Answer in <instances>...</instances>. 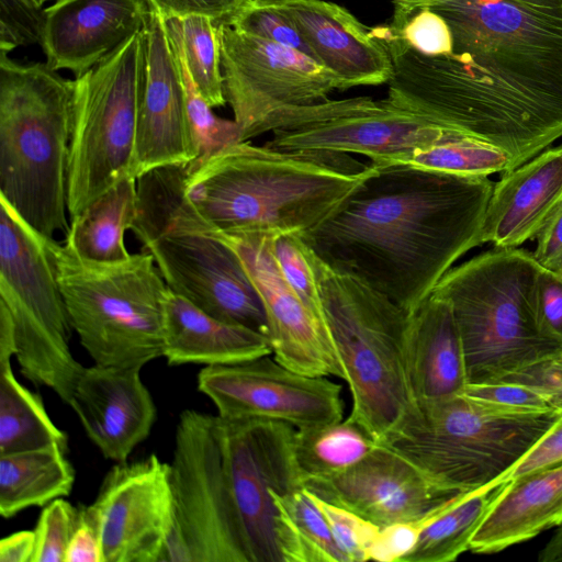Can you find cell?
Returning a JSON list of instances; mask_svg holds the SVG:
<instances>
[{
  "instance_id": "cell-9",
  "label": "cell",
  "mask_w": 562,
  "mask_h": 562,
  "mask_svg": "<svg viewBox=\"0 0 562 562\" xmlns=\"http://www.w3.org/2000/svg\"><path fill=\"white\" fill-rule=\"evenodd\" d=\"M48 247L74 331L94 363L140 370L162 357L168 286L148 252L98 263L54 238Z\"/></svg>"
},
{
  "instance_id": "cell-45",
  "label": "cell",
  "mask_w": 562,
  "mask_h": 562,
  "mask_svg": "<svg viewBox=\"0 0 562 562\" xmlns=\"http://www.w3.org/2000/svg\"><path fill=\"white\" fill-rule=\"evenodd\" d=\"M462 393L472 398L515 411L554 409L539 393L512 382L469 383Z\"/></svg>"
},
{
  "instance_id": "cell-37",
  "label": "cell",
  "mask_w": 562,
  "mask_h": 562,
  "mask_svg": "<svg viewBox=\"0 0 562 562\" xmlns=\"http://www.w3.org/2000/svg\"><path fill=\"white\" fill-rule=\"evenodd\" d=\"M235 30L316 58L291 16L274 0H250L226 23Z\"/></svg>"
},
{
  "instance_id": "cell-52",
  "label": "cell",
  "mask_w": 562,
  "mask_h": 562,
  "mask_svg": "<svg viewBox=\"0 0 562 562\" xmlns=\"http://www.w3.org/2000/svg\"><path fill=\"white\" fill-rule=\"evenodd\" d=\"M15 352L14 323L8 308L0 303V362L11 361Z\"/></svg>"
},
{
  "instance_id": "cell-12",
  "label": "cell",
  "mask_w": 562,
  "mask_h": 562,
  "mask_svg": "<svg viewBox=\"0 0 562 562\" xmlns=\"http://www.w3.org/2000/svg\"><path fill=\"white\" fill-rule=\"evenodd\" d=\"M169 465L175 521L164 562H250L226 475L217 415L181 412Z\"/></svg>"
},
{
  "instance_id": "cell-44",
  "label": "cell",
  "mask_w": 562,
  "mask_h": 562,
  "mask_svg": "<svg viewBox=\"0 0 562 562\" xmlns=\"http://www.w3.org/2000/svg\"><path fill=\"white\" fill-rule=\"evenodd\" d=\"M533 310L540 333L562 347V276L540 269Z\"/></svg>"
},
{
  "instance_id": "cell-32",
  "label": "cell",
  "mask_w": 562,
  "mask_h": 562,
  "mask_svg": "<svg viewBox=\"0 0 562 562\" xmlns=\"http://www.w3.org/2000/svg\"><path fill=\"white\" fill-rule=\"evenodd\" d=\"M68 449V438L49 418L42 397L14 375L11 361L0 362V454L49 446Z\"/></svg>"
},
{
  "instance_id": "cell-49",
  "label": "cell",
  "mask_w": 562,
  "mask_h": 562,
  "mask_svg": "<svg viewBox=\"0 0 562 562\" xmlns=\"http://www.w3.org/2000/svg\"><path fill=\"white\" fill-rule=\"evenodd\" d=\"M532 252L536 262L555 274L562 276V204L550 216L537 235Z\"/></svg>"
},
{
  "instance_id": "cell-25",
  "label": "cell",
  "mask_w": 562,
  "mask_h": 562,
  "mask_svg": "<svg viewBox=\"0 0 562 562\" xmlns=\"http://www.w3.org/2000/svg\"><path fill=\"white\" fill-rule=\"evenodd\" d=\"M405 359L414 402L463 392L468 384L463 348L447 300L430 294L409 314Z\"/></svg>"
},
{
  "instance_id": "cell-39",
  "label": "cell",
  "mask_w": 562,
  "mask_h": 562,
  "mask_svg": "<svg viewBox=\"0 0 562 562\" xmlns=\"http://www.w3.org/2000/svg\"><path fill=\"white\" fill-rule=\"evenodd\" d=\"M277 265L289 285L314 312L324 315L308 248L299 234H280L272 243Z\"/></svg>"
},
{
  "instance_id": "cell-48",
  "label": "cell",
  "mask_w": 562,
  "mask_h": 562,
  "mask_svg": "<svg viewBox=\"0 0 562 562\" xmlns=\"http://www.w3.org/2000/svg\"><path fill=\"white\" fill-rule=\"evenodd\" d=\"M560 462H562V414L514 465L505 480Z\"/></svg>"
},
{
  "instance_id": "cell-3",
  "label": "cell",
  "mask_w": 562,
  "mask_h": 562,
  "mask_svg": "<svg viewBox=\"0 0 562 562\" xmlns=\"http://www.w3.org/2000/svg\"><path fill=\"white\" fill-rule=\"evenodd\" d=\"M367 168L346 153L247 140L188 165L186 194L225 234H302L349 194Z\"/></svg>"
},
{
  "instance_id": "cell-14",
  "label": "cell",
  "mask_w": 562,
  "mask_h": 562,
  "mask_svg": "<svg viewBox=\"0 0 562 562\" xmlns=\"http://www.w3.org/2000/svg\"><path fill=\"white\" fill-rule=\"evenodd\" d=\"M216 27L224 97L243 142L267 133L282 110L326 101L339 89L337 78L311 57L226 23Z\"/></svg>"
},
{
  "instance_id": "cell-47",
  "label": "cell",
  "mask_w": 562,
  "mask_h": 562,
  "mask_svg": "<svg viewBox=\"0 0 562 562\" xmlns=\"http://www.w3.org/2000/svg\"><path fill=\"white\" fill-rule=\"evenodd\" d=\"M426 517L416 521L396 522L380 527L371 549L370 560L402 562L404 557L413 550Z\"/></svg>"
},
{
  "instance_id": "cell-51",
  "label": "cell",
  "mask_w": 562,
  "mask_h": 562,
  "mask_svg": "<svg viewBox=\"0 0 562 562\" xmlns=\"http://www.w3.org/2000/svg\"><path fill=\"white\" fill-rule=\"evenodd\" d=\"M35 547L33 530L8 535L0 541V562H32Z\"/></svg>"
},
{
  "instance_id": "cell-31",
  "label": "cell",
  "mask_w": 562,
  "mask_h": 562,
  "mask_svg": "<svg viewBox=\"0 0 562 562\" xmlns=\"http://www.w3.org/2000/svg\"><path fill=\"white\" fill-rule=\"evenodd\" d=\"M282 562H347L310 492L271 494Z\"/></svg>"
},
{
  "instance_id": "cell-26",
  "label": "cell",
  "mask_w": 562,
  "mask_h": 562,
  "mask_svg": "<svg viewBox=\"0 0 562 562\" xmlns=\"http://www.w3.org/2000/svg\"><path fill=\"white\" fill-rule=\"evenodd\" d=\"M562 524V462L508 481L470 541L476 553H495Z\"/></svg>"
},
{
  "instance_id": "cell-34",
  "label": "cell",
  "mask_w": 562,
  "mask_h": 562,
  "mask_svg": "<svg viewBox=\"0 0 562 562\" xmlns=\"http://www.w3.org/2000/svg\"><path fill=\"white\" fill-rule=\"evenodd\" d=\"M408 164L431 170L488 177L512 170V158L502 148L476 137L451 131L442 140L417 150Z\"/></svg>"
},
{
  "instance_id": "cell-30",
  "label": "cell",
  "mask_w": 562,
  "mask_h": 562,
  "mask_svg": "<svg viewBox=\"0 0 562 562\" xmlns=\"http://www.w3.org/2000/svg\"><path fill=\"white\" fill-rule=\"evenodd\" d=\"M509 480L460 493L426 517L413 550L402 562H451L470 541Z\"/></svg>"
},
{
  "instance_id": "cell-10",
  "label": "cell",
  "mask_w": 562,
  "mask_h": 562,
  "mask_svg": "<svg viewBox=\"0 0 562 562\" xmlns=\"http://www.w3.org/2000/svg\"><path fill=\"white\" fill-rule=\"evenodd\" d=\"M0 303L15 328V358L33 384L69 405L83 369L72 356L74 331L44 238L0 199Z\"/></svg>"
},
{
  "instance_id": "cell-23",
  "label": "cell",
  "mask_w": 562,
  "mask_h": 562,
  "mask_svg": "<svg viewBox=\"0 0 562 562\" xmlns=\"http://www.w3.org/2000/svg\"><path fill=\"white\" fill-rule=\"evenodd\" d=\"M274 1L291 16L316 61L337 78L339 90L389 82V49L347 9L326 0Z\"/></svg>"
},
{
  "instance_id": "cell-41",
  "label": "cell",
  "mask_w": 562,
  "mask_h": 562,
  "mask_svg": "<svg viewBox=\"0 0 562 562\" xmlns=\"http://www.w3.org/2000/svg\"><path fill=\"white\" fill-rule=\"evenodd\" d=\"M390 25L406 45L424 56H445L451 52L450 29L446 20L429 8H420L404 21H392Z\"/></svg>"
},
{
  "instance_id": "cell-20",
  "label": "cell",
  "mask_w": 562,
  "mask_h": 562,
  "mask_svg": "<svg viewBox=\"0 0 562 562\" xmlns=\"http://www.w3.org/2000/svg\"><path fill=\"white\" fill-rule=\"evenodd\" d=\"M304 487L379 527L420 520L460 494L440 490L382 445L350 469L330 477L306 480Z\"/></svg>"
},
{
  "instance_id": "cell-8",
  "label": "cell",
  "mask_w": 562,
  "mask_h": 562,
  "mask_svg": "<svg viewBox=\"0 0 562 562\" xmlns=\"http://www.w3.org/2000/svg\"><path fill=\"white\" fill-rule=\"evenodd\" d=\"M308 254L351 394L349 416L380 443L414 404L405 359L409 314L367 284L335 271L310 248Z\"/></svg>"
},
{
  "instance_id": "cell-54",
  "label": "cell",
  "mask_w": 562,
  "mask_h": 562,
  "mask_svg": "<svg viewBox=\"0 0 562 562\" xmlns=\"http://www.w3.org/2000/svg\"><path fill=\"white\" fill-rule=\"evenodd\" d=\"M23 1L30 5L35 7V8H43L44 3L48 2V1L57 2L59 0H23Z\"/></svg>"
},
{
  "instance_id": "cell-53",
  "label": "cell",
  "mask_w": 562,
  "mask_h": 562,
  "mask_svg": "<svg viewBox=\"0 0 562 562\" xmlns=\"http://www.w3.org/2000/svg\"><path fill=\"white\" fill-rule=\"evenodd\" d=\"M538 560L541 562H562V524L558 526L553 536L539 552Z\"/></svg>"
},
{
  "instance_id": "cell-40",
  "label": "cell",
  "mask_w": 562,
  "mask_h": 562,
  "mask_svg": "<svg viewBox=\"0 0 562 562\" xmlns=\"http://www.w3.org/2000/svg\"><path fill=\"white\" fill-rule=\"evenodd\" d=\"M314 502L323 513L333 538L347 562L370 561V553L380 527L360 515L328 503L314 494Z\"/></svg>"
},
{
  "instance_id": "cell-6",
  "label": "cell",
  "mask_w": 562,
  "mask_h": 562,
  "mask_svg": "<svg viewBox=\"0 0 562 562\" xmlns=\"http://www.w3.org/2000/svg\"><path fill=\"white\" fill-rule=\"evenodd\" d=\"M561 414L515 411L461 393L414 402L379 445L403 457L440 490L464 493L505 480Z\"/></svg>"
},
{
  "instance_id": "cell-24",
  "label": "cell",
  "mask_w": 562,
  "mask_h": 562,
  "mask_svg": "<svg viewBox=\"0 0 562 562\" xmlns=\"http://www.w3.org/2000/svg\"><path fill=\"white\" fill-rule=\"evenodd\" d=\"M562 204V144L502 173L482 225V244L517 248L537 237Z\"/></svg>"
},
{
  "instance_id": "cell-42",
  "label": "cell",
  "mask_w": 562,
  "mask_h": 562,
  "mask_svg": "<svg viewBox=\"0 0 562 562\" xmlns=\"http://www.w3.org/2000/svg\"><path fill=\"white\" fill-rule=\"evenodd\" d=\"M45 9L23 0H0V52L42 43Z\"/></svg>"
},
{
  "instance_id": "cell-4",
  "label": "cell",
  "mask_w": 562,
  "mask_h": 562,
  "mask_svg": "<svg viewBox=\"0 0 562 562\" xmlns=\"http://www.w3.org/2000/svg\"><path fill=\"white\" fill-rule=\"evenodd\" d=\"M187 166L153 169L136 179L132 232L168 289L207 314L268 337L261 297L223 232L186 194Z\"/></svg>"
},
{
  "instance_id": "cell-28",
  "label": "cell",
  "mask_w": 562,
  "mask_h": 562,
  "mask_svg": "<svg viewBox=\"0 0 562 562\" xmlns=\"http://www.w3.org/2000/svg\"><path fill=\"white\" fill-rule=\"evenodd\" d=\"M136 213V179L127 177L71 217L64 244L86 261H123L131 256L124 237L132 229Z\"/></svg>"
},
{
  "instance_id": "cell-16",
  "label": "cell",
  "mask_w": 562,
  "mask_h": 562,
  "mask_svg": "<svg viewBox=\"0 0 562 562\" xmlns=\"http://www.w3.org/2000/svg\"><path fill=\"white\" fill-rule=\"evenodd\" d=\"M198 390L226 419L266 418L295 429L344 419L342 387L327 376L293 371L270 355L231 364L206 366Z\"/></svg>"
},
{
  "instance_id": "cell-2",
  "label": "cell",
  "mask_w": 562,
  "mask_h": 562,
  "mask_svg": "<svg viewBox=\"0 0 562 562\" xmlns=\"http://www.w3.org/2000/svg\"><path fill=\"white\" fill-rule=\"evenodd\" d=\"M494 182L408 162H370L349 194L299 234L327 266L414 313L452 265L482 245Z\"/></svg>"
},
{
  "instance_id": "cell-7",
  "label": "cell",
  "mask_w": 562,
  "mask_h": 562,
  "mask_svg": "<svg viewBox=\"0 0 562 562\" xmlns=\"http://www.w3.org/2000/svg\"><path fill=\"white\" fill-rule=\"evenodd\" d=\"M540 269L526 249L494 248L451 268L435 286L431 294L452 308L468 384L495 382L562 349L536 323Z\"/></svg>"
},
{
  "instance_id": "cell-27",
  "label": "cell",
  "mask_w": 562,
  "mask_h": 562,
  "mask_svg": "<svg viewBox=\"0 0 562 562\" xmlns=\"http://www.w3.org/2000/svg\"><path fill=\"white\" fill-rule=\"evenodd\" d=\"M267 355L272 348L266 335L221 321L168 289L162 355L168 364H231Z\"/></svg>"
},
{
  "instance_id": "cell-1",
  "label": "cell",
  "mask_w": 562,
  "mask_h": 562,
  "mask_svg": "<svg viewBox=\"0 0 562 562\" xmlns=\"http://www.w3.org/2000/svg\"><path fill=\"white\" fill-rule=\"evenodd\" d=\"M392 2L393 21L439 13L452 47L424 56L390 24L372 29L393 64L390 104L502 148L512 169L562 137V0Z\"/></svg>"
},
{
  "instance_id": "cell-33",
  "label": "cell",
  "mask_w": 562,
  "mask_h": 562,
  "mask_svg": "<svg viewBox=\"0 0 562 562\" xmlns=\"http://www.w3.org/2000/svg\"><path fill=\"white\" fill-rule=\"evenodd\" d=\"M378 446L370 432L350 416L331 424L295 429L294 434L295 459L304 482L337 475Z\"/></svg>"
},
{
  "instance_id": "cell-13",
  "label": "cell",
  "mask_w": 562,
  "mask_h": 562,
  "mask_svg": "<svg viewBox=\"0 0 562 562\" xmlns=\"http://www.w3.org/2000/svg\"><path fill=\"white\" fill-rule=\"evenodd\" d=\"M452 130L431 124L385 99L357 97L293 106L267 125L266 146L280 150H331L366 156L370 162H407Z\"/></svg>"
},
{
  "instance_id": "cell-15",
  "label": "cell",
  "mask_w": 562,
  "mask_h": 562,
  "mask_svg": "<svg viewBox=\"0 0 562 562\" xmlns=\"http://www.w3.org/2000/svg\"><path fill=\"white\" fill-rule=\"evenodd\" d=\"M226 475L250 562H282L271 494L304 487L294 453L295 428L266 418L217 415Z\"/></svg>"
},
{
  "instance_id": "cell-36",
  "label": "cell",
  "mask_w": 562,
  "mask_h": 562,
  "mask_svg": "<svg viewBox=\"0 0 562 562\" xmlns=\"http://www.w3.org/2000/svg\"><path fill=\"white\" fill-rule=\"evenodd\" d=\"M177 20L186 64L195 86L210 106H223L226 99L216 25L205 15H189Z\"/></svg>"
},
{
  "instance_id": "cell-11",
  "label": "cell",
  "mask_w": 562,
  "mask_h": 562,
  "mask_svg": "<svg viewBox=\"0 0 562 562\" xmlns=\"http://www.w3.org/2000/svg\"><path fill=\"white\" fill-rule=\"evenodd\" d=\"M74 85L67 173L70 217L121 180L133 177L143 86V31L76 77Z\"/></svg>"
},
{
  "instance_id": "cell-22",
  "label": "cell",
  "mask_w": 562,
  "mask_h": 562,
  "mask_svg": "<svg viewBox=\"0 0 562 562\" xmlns=\"http://www.w3.org/2000/svg\"><path fill=\"white\" fill-rule=\"evenodd\" d=\"M151 11L147 0H59L45 9L46 63L78 77L140 33Z\"/></svg>"
},
{
  "instance_id": "cell-35",
  "label": "cell",
  "mask_w": 562,
  "mask_h": 562,
  "mask_svg": "<svg viewBox=\"0 0 562 562\" xmlns=\"http://www.w3.org/2000/svg\"><path fill=\"white\" fill-rule=\"evenodd\" d=\"M173 53L180 69L189 124L198 149V158L211 156L243 142L235 120L218 117L195 86L186 64L177 18L165 19ZM196 158V159H198Z\"/></svg>"
},
{
  "instance_id": "cell-29",
  "label": "cell",
  "mask_w": 562,
  "mask_h": 562,
  "mask_svg": "<svg viewBox=\"0 0 562 562\" xmlns=\"http://www.w3.org/2000/svg\"><path fill=\"white\" fill-rule=\"evenodd\" d=\"M67 451L55 445L0 454V515L11 518L29 507L69 496L76 472Z\"/></svg>"
},
{
  "instance_id": "cell-5",
  "label": "cell",
  "mask_w": 562,
  "mask_h": 562,
  "mask_svg": "<svg viewBox=\"0 0 562 562\" xmlns=\"http://www.w3.org/2000/svg\"><path fill=\"white\" fill-rule=\"evenodd\" d=\"M74 80L0 52V199L35 232L67 235Z\"/></svg>"
},
{
  "instance_id": "cell-38",
  "label": "cell",
  "mask_w": 562,
  "mask_h": 562,
  "mask_svg": "<svg viewBox=\"0 0 562 562\" xmlns=\"http://www.w3.org/2000/svg\"><path fill=\"white\" fill-rule=\"evenodd\" d=\"M80 519V508L64 497L43 506L34 528L32 562H65L66 550Z\"/></svg>"
},
{
  "instance_id": "cell-43",
  "label": "cell",
  "mask_w": 562,
  "mask_h": 562,
  "mask_svg": "<svg viewBox=\"0 0 562 562\" xmlns=\"http://www.w3.org/2000/svg\"><path fill=\"white\" fill-rule=\"evenodd\" d=\"M497 381L526 386L542 395L552 408L562 411V349L543 356Z\"/></svg>"
},
{
  "instance_id": "cell-17",
  "label": "cell",
  "mask_w": 562,
  "mask_h": 562,
  "mask_svg": "<svg viewBox=\"0 0 562 562\" xmlns=\"http://www.w3.org/2000/svg\"><path fill=\"white\" fill-rule=\"evenodd\" d=\"M85 508L100 535L102 562H164L175 521L169 463L154 453L116 462Z\"/></svg>"
},
{
  "instance_id": "cell-21",
  "label": "cell",
  "mask_w": 562,
  "mask_h": 562,
  "mask_svg": "<svg viewBox=\"0 0 562 562\" xmlns=\"http://www.w3.org/2000/svg\"><path fill=\"white\" fill-rule=\"evenodd\" d=\"M105 459L126 461L150 434L157 409L140 370L83 367L69 403Z\"/></svg>"
},
{
  "instance_id": "cell-46",
  "label": "cell",
  "mask_w": 562,
  "mask_h": 562,
  "mask_svg": "<svg viewBox=\"0 0 562 562\" xmlns=\"http://www.w3.org/2000/svg\"><path fill=\"white\" fill-rule=\"evenodd\" d=\"M250 0H147L151 9L165 19L205 15L215 25L228 23L231 18Z\"/></svg>"
},
{
  "instance_id": "cell-50",
  "label": "cell",
  "mask_w": 562,
  "mask_h": 562,
  "mask_svg": "<svg viewBox=\"0 0 562 562\" xmlns=\"http://www.w3.org/2000/svg\"><path fill=\"white\" fill-rule=\"evenodd\" d=\"M79 508V524L68 543L65 562H102V548L98 528L85 506Z\"/></svg>"
},
{
  "instance_id": "cell-19",
  "label": "cell",
  "mask_w": 562,
  "mask_h": 562,
  "mask_svg": "<svg viewBox=\"0 0 562 562\" xmlns=\"http://www.w3.org/2000/svg\"><path fill=\"white\" fill-rule=\"evenodd\" d=\"M198 158L180 69L165 18L151 11L143 30V86L132 176Z\"/></svg>"
},
{
  "instance_id": "cell-18",
  "label": "cell",
  "mask_w": 562,
  "mask_h": 562,
  "mask_svg": "<svg viewBox=\"0 0 562 562\" xmlns=\"http://www.w3.org/2000/svg\"><path fill=\"white\" fill-rule=\"evenodd\" d=\"M223 234L261 297L274 359L306 375L345 380L324 315L301 300L277 265L272 250L274 235Z\"/></svg>"
}]
</instances>
